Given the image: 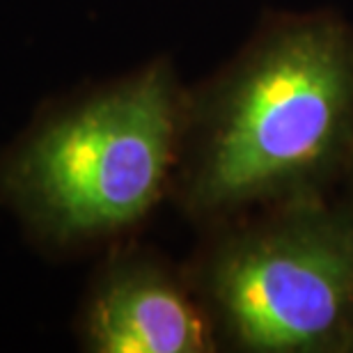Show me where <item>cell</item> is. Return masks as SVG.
<instances>
[{"instance_id":"277c9868","label":"cell","mask_w":353,"mask_h":353,"mask_svg":"<svg viewBox=\"0 0 353 353\" xmlns=\"http://www.w3.org/2000/svg\"><path fill=\"white\" fill-rule=\"evenodd\" d=\"M76 335L81 349L92 353L221 351L186 271L131 243L117 245L99 266Z\"/></svg>"},{"instance_id":"7a4b0ae2","label":"cell","mask_w":353,"mask_h":353,"mask_svg":"<svg viewBox=\"0 0 353 353\" xmlns=\"http://www.w3.org/2000/svg\"><path fill=\"white\" fill-rule=\"evenodd\" d=\"M186 97L161 55L48 105L0 154V204L53 255L122 241L170 197Z\"/></svg>"},{"instance_id":"8992f818","label":"cell","mask_w":353,"mask_h":353,"mask_svg":"<svg viewBox=\"0 0 353 353\" xmlns=\"http://www.w3.org/2000/svg\"><path fill=\"white\" fill-rule=\"evenodd\" d=\"M351 353H353V351H351Z\"/></svg>"},{"instance_id":"3957f363","label":"cell","mask_w":353,"mask_h":353,"mask_svg":"<svg viewBox=\"0 0 353 353\" xmlns=\"http://www.w3.org/2000/svg\"><path fill=\"white\" fill-rule=\"evenodd\" d=\"M218 347L353 351V195L307 197L207 228L186 268Z\"/></svg>"},{"instance_id":"5b68a950","label":"cell","mask_w":353,"mask_h":353,"mask_svg":"<svg viewBox=\"0 0 353 353\" xmlns=\"http://www.w3.org/2000/svg\"><path fill=\"white\" fill-rule=\"evenodd\" d=\"M347 181H349V193L353 195V163H351V170H349V176H347Z\"/></svg>"},{"instance_id":"6da1fadb","label":"cell","mask_w":353,"mask_h":353,"mask_svg":"<svg viewBox=\"0 0 353 353\" xmlns=\"http://www.w3.org/2000/svg\"><path fill=\"white\" fill-rule=\"evenodd\" d=\"M351 163L353 26L337 12H280L188 88L170 197L207 230L330 195Z\"/></svg>"}]
</instances>
